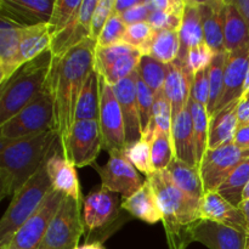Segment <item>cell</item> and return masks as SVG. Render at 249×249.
<instances>
[{
  "instance_id": "1",
  "label": "cell",
  "mask_w": 249,
  "mask_h": 249,
  "mask_svg": "<svg viewBox=\"0 0 249 249\" xmlns=\"http://www.w3.org/2000/svg\"><path fill=\"white\" fill-rule=\"evenodd\" d=\"M96 41L87 39L61 57H53L48 84L55 106V129L65 145L75 122L78 99L85 80L94 70Z\"/></svg>"
},
{
  "instance_id": "2",
  "label": "cell",
  "mask_w": 249,
  "mask_h": 249,
  "mask_svg": "<svg viewBox=\"0 0 249 249\" xmlns=\"http://www.w3.org/2000/svg\"><path fill=\"white\" fill-rule=\"evenodd\" d=\"M60 141L56 129L28 138H0V199L12 197L32 179Z\"/></svg>"
},
{
  "instance_id": "3",
  "label": "cell",
  "mask_w": 249,
  "mask_h": 249,
  "mask_svg": "<svg viewBox=\"0 0 249 249\" xmlns=\"http://www.w3.org/2000/svg\"><path fill=\"white\" fill-rule=\"evenodd\" d=\"M152 185L163 214V228L169 249H187L201 216V201L182 192L165 170L146 177Z\"/></svg>"
},
{
  "instance_id": "4",
  "label": "cell",
  "mask_w": 249,
  "mask_h": 249,
  "mask_svg": "<svg viewBox=\"0 0 249 249\" xmlns=\"http://www.w3.org/2000/svg\"><path fill=\"white\" fill-rule=\"evenodd\" d=\"M53 56L50 49L16 71L0 89V124L28 105L48 82Z\"/></svg>"
},
{
  "instance_id": "5",
  "label": "cell",
  "mask_w": 249,
  "mask_h": 249,
  "mask_svg": "<svg viewBox=\"0 0 249 249\" xmlns=\"http://www.w3.org/2000/svg\"><path fill=\"white\" fill-rule=\"evenodd\" d=\"M53 190V182L45 163L39 172L11 197V202L0 220V247L7 243L15 232L38 211Z\"/></svg>"
},
{
  "instance_id": "6",
  "label": "cell",
  "mask_w": 249,
  "mask_h": 249,
  "mask_svg": "<svg viewBox=\"0 0 249 249\" xmlns=\"http://www.w3.org/2000/svg\"><path fill=\"white\" fill-rule=\"evenodd\" d=\"M55 129V106L46 82L40 92L9 121L0 124V138L22 139Z\"/></svg>"
},
{
  "instance_id": "7",
  "label": "cell",
  "mask_w": 249,
  "mask_h": 249,
  "mask_svg": "<svg viewBox=\"0 0 249 249\" xmlns=\"http://www.w3.org/2000/svg\"><path fill=\"white\" fill-rule=\"evenodd\" d=\"M82 201L65 196L51 220L39 249H75L84 235Z\"/></svg>"
},
{
  "instance_id": "8",
  "label": "cell",
  "mask_w": 249,
  "mask_h": 249,
  "mask_svg": "<svg viewBox=\"0 0 249 249\" xmlns=\"http://www.w3.org/2000/svg\"><path fill=\"white\" fill-rule=\"evenodd\" d=\"M65 195L55 189L49 194L38 211L15 232V235L0 249H39L46 230L56 212L60 208Z\"/></svg>"
},
{
  "instance_id": "9",
  "label": "cell",
  "mask_w": 249,
  "mask_h": 249,
  "mask_svg": "<svg viewBox=\"0 0 249 249\" xmlns=\"http://www.w3.org/2000/svg\"><path fill=\"white\" fill-rule=\"evenodd\" d=\"M102 146L99 121H75L62 152L75 168H84L95 164Z\"/></svg>"
},
{
  "instance_id": "10",
  "label": "cell",
  "mask_w": 249,
  "mask_h": 249,
  "mask_svg": "<svg viewBox=\"0 0 249 249\" xmlns=\"http://www.w3.org/2000/svg\"><path fill=\"white\" fill-rule=\"evenodd\" d=\"M247 158H249V148H240L233 143L214 150L208 148L199 164L204 194L215 192L230 173Z\"/></svg>"
},
{
  "instance_id": "11",
  "label": "cell",
  "mask_w": 249,
  "mask_h": 249,
  "mask_svg": "<svg viewBox=\"0 0 249 249\" xmlns=\"http://www.w3.org/2000/svg\"><path fill=\"white\" fill-rule=\"evenodd\" d=\"M101 77V75H100ZM102 135V148L108 153L123 150L126 146L125 126L121 106L114 94L113 85L101 77V105L99 117Z\"/></svg>"
},
{
  "instance_id": "12",
  "label": "cell",
  "mask_w": 249,
  "mask_h": 249,
  "mask_svg": "<svg viewBox=\"0 0 249 249\" xmlns=\"http://www.w3.org/2000/svg\"><path fill=\"white\" fill-rule=\"evenodd\" d=\"M92 167L99 173L102 189L119 194L123 198L135 194L146 181L121 151L109 153L108 162L102 167Z\"/></svg>"
},
{
  "instance_id": "13",
  "label": "cell",
  "mask_w": 249,
  "mask_h": 249,
  "mask_svg": "<svg viewBox=\"0 0 249 249\" xmlns=\"http://www.w3.org/2000/svg\"><path fill=\"white\" fill-rule=\"evenodd\" d=\"M122 203L117 194L100 187L90 192L83 201V223L92 233L113 224L119 215Z\"/></svg>"
},
{
  "instance_id": "14",
  "label": "cell",
  "mask_w": 249,
  "mask_h": 249,
  "mask_svg": "<svg viewBox=\"0 0 249 249\" xmlns=\"http://www.w3.org/2000/svg\"><path fill=\"white\" fill-rule=\"evenodd\" d=\"M97 0H83L77 17L58 34L51 38L50 51L53 57H61L82 41L90 39L91 18Z\"/></svg>"
},
{
  "instance_id": "15",
  "label": "cell",
  "mask_w": 249,
  "mask_h": 249,
  "mask_svg": "<svg viewBox=\"0 0 249 249\" xmlns=\"http://www.w3.org/2000/svg\"><path fill=\"white\" fill-rule=\"evenodd\" d=\"M248 67L249 49L229 53L225 72H224L223 96H221L215 112L225 108L226 106L233 104V102L242 100Z\"/></svg>"
},
{
  "instance_id": "16",
  "label": "cell",
  "mask_w": 249,
  "mask_h": 249,
  "mask_svg": "<svg viewBox=\"0 0 249 249\" xmlns=\"http://www.w3.org/2000/svg\"><path fill=\"white\" fill-rule=\"evenodd\" d=\"M55 0H0L1 16L24 27L49 23Z\"/></svg>"
},
{
  "instance_id": "17",
  "label": "cell",
  "mask_w": 249,
  "mask_h": 249,
  "mask_svg": "<svg viewBox=\"0 0 249 249\" xmlns=\"http://www.w3.org/2000/svg\"><path fill=\"white\" fill-rule=\"evenodd\" d=\"M247 238L243 231L203 219L194 231V242L209 249H246Z\"/></svg>"
},
{
  "instance_id": "18",
  "label": "cell",
  "mask_w": 249,
  "mask_h": 249,
  "mask_svg": "<svg viewBox=\"0 0 249 249\" xmlns=\"http://www.w3.org/2000/svg\"><path fill=\"white\" fill-rule=\"evenodd\" d=\"M46 168H48V174L56 191L61 192L65 196L72 197L77 201H82L79 179L75 172V167L63 155L61 141L53 148V153L49 157Z\"/></svg>"
},
{
  "instance_id": "19",
  "label": "cell",
  "mask_w": 249,
  "mask_h": 249,
  "mask_svg": "<svg viewBox=\"0 0 249 249\" xmlns=\"http://www.w3.org/2000/svg\"><path fill=\"white\" fill-rule=\"evenodd\" d=\"M113 90L123 114L126 145L139 141L142 135H141L140 116H139L138 99H136L135 72L113 85Z\"/></svg>"
},
{
  "instance_id": "20",
  "label": "cell",
  "mask_w": 249,
  "mask_h": 249,
  "mask_svg": "<svg viewBox=\"0 0 249 249\" xmlns=\"http://www.w3.org/2000/svg\"><path fill=\"white\" fill-rule=\"evenodd\" d=\"M24 26L0 15V85L17 70L19 44Z\"/></svg>"
},
{
  "instance_id": "21",
  "label": "cell",
  "mask_w": 249,
  "mask_h": 249,
  "mask_svg": "<svg viewBox=\"0 0 249 249\" xmlns=\"http://www.w3.org/2000/svg\"><path fill=\"white\" fill-rule=\"evenodd\" d=\"M201 216L203 220L230 226L248 235L247 224L240 207H235L220 196L218 192L204 194L201 199Z\"/></svg>"
},
{
  "instance_id": "22",
  "label": "cell",
  "mask_w": 249,
  "mask_h": 249,
  "mask_svg": "<svg viewBox=\"0 0 249 249\" xmlns=\"http://www.w3.org/2000/svg\"><path fill=\"white\" fill-rule=\"evenodd\" d=\"M204 41L215 53H224V22H225V0L198 1Z\"/></svg>"
},
{
  "instance_id": "23",
  "label": "cell",
  "mask_w": 249,
  "mask_h": 249,
  "mask_svg": "<svg viewBox=\"0 0 249 249\" xmlns=\"http://www.w3.org/2000/svg\"><path fill=\"white\" fill-rule=\"evenodd\" d=\"M194 75L186 62L177 60L169 63L164 92L172 105L173 117L179 114L189 105Z\"/></svg>"
},
{
  "instance_id": "24",
  "label": "cell",
  "mask_w": 249,
  "mask_h": 249,
  "mask_svg": "<svg viewBox=\"0 0 249 249\" xmlns=\"http://www.w3.org/2000/svg\"><path fill=\"white\" fill-rule=\"evenodd\" d=\"M172 143L174 158L191 167L198 168L196 160V147H195L194 123H192L189 106L182 109L179 114L173 117Z\"/></svg>"
},
{
  "instance_id": "25",
  "label": "cell",
  "mask_w": 249,
  "mask_h": 249,
  "mask_svg": "<svg viewBox=\"0 0 249 249\" xmlns=\"http://www.w3.org/2000/svg\"><path fill=\"white\" fill-rule=\"evenodd\" d=\"M122 209L128 212L134 218L140 219L150 225L163 220L158 198L147 179L135 194L128 198L122 199Z\"/></svg>"
},
{
  "instance_id": "26",
  "label": "cell",
  "mask_w": 249,
  "mask_h": 249,
  "mask_svg": "<svg viewBox=\"0 0 249 249\" xmlns=\"http://www.w3.org/2000/svg\"><path fill=\"white\" fill-rule=\"evenodd\" d=\"M238 105L240 101L229 105L225 108L215 112L209 118L208 148L221 147L233 143L236 130L238 128Z\"/></svg>"
},
{
  "instance_id": "27",
  "label": "cell",
  "mask_w": 249,
  "mask_h": 249,
  "mask_svg": "<svg viewBox=\"0 0 249 249\" xmlns=\"http://www.w3.org/2000/svg\"><path fill=\"white\" fill-rule=\"evenodd\" d=\"M179 38L180 51L178 60L186 62L190 50L204 41L203 28H202L201 15H199L197 0H186L181 26L179 29Z\"/></svg>"
},
{
  "instance_id": "28",
  "label": "cell",
  "mask_w": 249,
  "mask_h": 249,
  "mask_svg": "<svg viewBox=\"0 0 249 249\" xmlns=\"http://www.w3.org/2000/svg\"><path fill=\"white\" fill-rule=\"evenodd\" d=\"M51 38L53 36L50 34L48 23L24 27L22 32L21 44H19L18 57H17L18 68L49 50Z\"/></svg>"
},
{
  "instance_id": "29",
  "label": "cell",
  "mask_w": 249,
  "mask_h": 249,
  "mask_svg": "<svg viewBox=\"0 0 249 249\" xmlns=\"http://www.w3.org/2000/svg\"><path fill=\"white\" fill-rule=\"evenodd\" d=\"M142 55L151 56L160 62L169 65L179 57L180 38L179 31H153L150 40L141 49H139Z\"/></svg>"
},
{
  "instance_id": "30",
  "label": "cell",
  "mask_w": 249,
  "mask_h": 249,
  "mask_svg": "<svg viewBox=\"0 0 249 249\" xmlns=\"http://www.w3.org/2000/svg\"><path fill=\"white\" fill-rule=\"evenodd\" d=\"M224 46L228 53L249 49V29L232 0L226 1Z\"/></svg>"
},
{
  "instance_id": "31",
  "label": "cell",
  "mask_w": 249,
  "mask_h": 249,
  "mask_svg": "<svg viewBox=\"0 0 249 249\" xmlns=\"http://www.w3.org/2000/svg\"><path fill=\"white\" fill-rule=\"evenodd\" d=\"M100 105H101V77L96 71L92 70L80 91L77 109H75V121H99Z\"/></svg>"
},
{
  "instance_id": "32",
  "label": "cell",
  "mask_w": 249,
  "mask_h": 249,
  "mask_svg": "<svg viewBox=\"0 0 249 249\" xmlns=\"http://www.w3.org/2000/svg\"><path fill=\"white\" fill-rule=\"evenodd\" d=\"M172 181L189 196L201 201L204 196L203 181H202L199 168L191 167L181 160H174L165 169Z\"/></svg>"
},
{
  "instance_id": "33",
  "label": "cell",
  "mask_w": 249,
  "mask_h": 249,
  "mask_svg": "<svg viewBox=\"0 0 249 249\" xmlns=\"http://www.w3.org/2000/svg\"><path fill=\"white\" fill-rule=\"evenodd\" d=\"M249 182V158L242 160L225 181L216 190L219 195L235 207H240L243 201V191Z\"/></svg>"
},
{
  "instance_id": "34",
  "label": "cell",
  "mask_w": 249,
  "mask_h": 249,
  "mask_svg": "<svg viewBox=\"0 0 249 249\" xmlns=\"http://www.w3.org/2000/svg\"><path fill=\"white\" fill-rule=\"evenodd\" d=\"M189 109L194 123L195 147H196L197 165L201 164L204 153L208 150V133H209V116L207 108L197 104L194 100H189Z\"/></svg>"
},
{
  "instance_id": "35",
  "label": "cell",
  "mask_w": 249,
  "mask_h": 249,
  "mask_svg": "<svg viewBox=\"0 0 249 249\" xmlns=\"http://www.w3.org/2000/svg\"><path fill=\"white\" fill-rule=\"evenodd\" d=\"M229 53H215L211 66H209V100L207 105V112L211 118L216 111L224 90V72H225L226 61Z\"/></svg>"
},
{
  "instance_id": "36",
  "label": "cell",
  "mask_w": 249,
  "mask_h": 249,
  "mask_svg": "<svg viewBox=\"0 0 249 249\" xmlns=\"http://www.w3.org/2000/svg\"><path fill=\"white\" fill-rule=\"evenodd\" d=\"M168 70H169V65H165L151 56L142 55L136 67V73L156 94L164 89Z\"/></svg>"
},
{
  "instance_id": "37",
  "label": "cell",
  "mask_w": 249,
  "mask_h": 249,
  "mask_svg": "<svg viewBox=\"0 0 249 249\" xmlns=\"http://www.w3.org/2000/svg\"><path fill=\"white\" fill-rule=\"evenodd\" d=\"M83 0H55L53 14L49 21L51 36L62 32L79 12Z\"/></svg>"
},
{
  "instance_id": "38",
  "label": "cell",
  "mask_w": 249,
  "mask_h": 249,
  "mask_svg": "<svg viewBox=\"0 0 249 249\" xmlns=\"http://www.w3.org/2000/svg\"><path fill=\"white\" fill-rule=\"evenodd\" d=\"M151 142L152 141L147 140V139H140L135 142L128 143L123 150V155L125 156L126 160L146 177L156 172L152 164Z\"/></svg>"
},
{
  "instance_id": "39",
  "label": "cell",
  "mask_w": 249,
  "mask_h": 249,
  "mask_svg": "<svg viewBox=\"0 0 249 249\" xmlns=\"http://www.w3.org/2000/svg\"><path fill=\"white\" fill-rule=\"evenodd\" d=\"M186 0H174V4L167 11H153L150 14L147 23L152 27L153 31H179L181 26L182 15Z\"/></svg>"
},
{
  "instance_id": "40",
  "label": "cell",
  "mask_w": 249,
  "mask_h": 249,
  "mask_svg": "<svg viewBox=\"0 0 249 249\" xmlns=\"http://www.w3.org/2000/svg\"><path fill=\"white\" fill-rule=\"evenodd\" d=\"M142 57V53L139 50H135L134 53L119 58L118 61L107 67L106 70L99 73L108 84L116 85L117 83L123 80L124 78L129 77L133 72H135L138 67L140 58Z\"/></svg>"
},
{
  "instance_id": "41",
  "label": "cell",
  "mask_w": 249,
  "mask_h": 249,
  "mask_svg": "<svg viewBox=\"0 0 249 249\" xmlns=\"http://www.w3.org/2000/svg\"><path fill=\"white\" fill-rule=\"evenodd\" d=\"M135 85H136V99H138L139 116H140L141 135L145 136L147 133L150 124L152 122V109L155 102V92L146 85V83L139 77L135 71Z\"/></svg>"
},
{
  "instance_id": "42",
  "label": "cell",
  "mask_w": 249,
  "mask_h": 249,
  "mask_svg": "<svg viewBox=\"0 0 249 249\" xmlns=\"http://www.w3.org/2000/svg\"><path fill=\"white\" fill-rule=\"evenodd\" d=\"M151 156H152V164L156 172H162L167 169L170 162L174 160L172 136L160 133L156 129L155 138L151 142Z\"/></svg>"
},
{
  "instance_id": "43",
  "label": "cell",
  "mask_w": 249,
  "mask_h": 249,
  "mask_svg": "<svg viewBox=\"0 0 249 249\" xmlns=\"http://www.w3.org/2000/svg\"><path fill=\"white\" fill-rule=\"evenodd\" d=\"M138 49L133 48L126 43L113 44L109 46H97L95 49V60H94V70L97 73H101L111 65H113L116 61L129 53H134Z\"/></svg>"
},
{
  "instance_id": "44",
  "label": "cell",
  "mask_w": 249,
  "mask_h": 249,
  "mask_svg": "<svg viewBox=\"0 0 249 249\" xmlns=\"http://www.w3.org/2000/svg\"><path fill=\"white\" fill-rule=\"evenodd\" d=\"M152 122L156 129L160 133L172 136L173 111L169 99L165 95L164 89L155 94V102L152 109Z\"/></svg>"
},
{
  "instance_id": "45",
  "label": "cell",
  "mask_w": 249,
  "mask_h": 249,
  "mask_svg": "<svg viewBox=\"0 0 249 249\" xmlns=\"http://www.w3.org/2000/svg\"><path fill=\"white\" fill-rule=\"evenodd\" d=\"M126 31V24L122 21L119 15L112 14L102 29L96 44L97 46H109L113 44L123 43V36Z\"/></svg>"
},
{
  "instance_id": "46",
  "label": "cell",
  "mask_w": 249,
  "mask_h": 249,
  "mask_svg": "<svg viewBox=\"0 0 249 249\" xmlns=\"http://www.w3.org/2000/svg\"><path fill=\"white\" fill-rule=\"evenodd\" d=\"M214 56H215V53L207 45L206 41H203V43L198 44L190 50L189 55H187L186 65L195 74L199 71L208 68L213 61Z\"/></svg>"
},
{
  "instance_id": "47",
  "label": "cell",
  "mask_w": 249,
  "mask_h": 249,
  "mask_svg": "<svg viewBox=\"0 0 249 249\" xmlns=\"http://www.w3.org/2000/svg\"><path fill=\"white\" fill-rule=\"evenodd\" d=\"M114 0H97L96 9L92 14L91 27H90V39L97 41L102 29L113 14Z\"/></svg>"
},
{
  "instance_id": "48",
  "label": "cell",
  "mask_w": 249,
  "mask_h": 249,
  "mask_svg": "<svg viewBox=\"0 0 249 249\" xmlns=\"http://www.w3.org/2000/svg\"><path fill=\"white\" fill-rule=\"evenodd\" d=\"M152 34L153 29L147 22L131 24V26H126V31L123 36V43L129 44V45L139 50L150 40Z\"/></svg>"
},
{
  "instance_id": "49",
  "label": "cell",
  "mask_w": 249,
  "mask_h": 249,
  "mask_svg": "<svg viewBox=\"0 0 249 249\" xmlns=\"http://www.w3.org/2000/svg\"><path fill=\"white\" fill-rule=\"evenodd\" d=\"M190 99L207 108L209 100V67L195 73Z\"/></svg>"
},
{
  "instance_id": "50",
  "label": "cell",
  "mask_w": 249,
  "mask_h": 249,
  "mask_svg": "<svg viewBox=\"0 0 249 249\" xmlns=\"http://www.w3.org/2000/svg\"><path fill=\"white\" fill-rule=\"evenodd\" d=\"M150 14L151 11L148 10V7L146 6V0H143L142 4L138 5V6L128 10V11L124 12V14L119 15V17H121L122 21H123L126 26H131V24L147 22Z\"/></svg>"
},
{
  "instance_id": "51",
  "label": "cell",
  "mask_w": 249,
  "mask_h": 249,
  "mask_svg": "<svg viewBox=\"0 0 249 249\" xmlns=\"http://www.w3.org/2000/svg\"><path fill=\"white\" fill-rule=\"evenodd\" d=\"M233 145L240 148H249V124H238L233 138Z\"/></svg>"
},
{
  "instance_id": "52",
  "label": "cell",
  "mask_w": 249,
  "mask_h": 249,
  "mask_svg": "<svg viewBox=\"0 0 249 249\" xmlns=\"http://www.w3.org/2000/svg\"><path fill=\"white\" fill-rule=\"evenodd\" d=\"M142 1L143 0H114L113 12L117 15H122L128 10L142 4Z\"/></svg>"
},
{
  "instance_id": "53",
  "label": "cell",
  "mask_w": 249,
  "mask_h": 249,
  "mask_svg": "<svg viewBox=\"0 0 249 249\" xmlns=\"http://www.w3.org/2000/svg\"><path fill=\"white\" fill-rule=\"evenodd\" d=\"M174 4V0H146V6L151 12L167 11Z\"/></svg>"
},
{
  "instance_id": "54",
  "label": "cell",
  "mask_w": 249,
  "mask_h": 249,
  "mask_svg": "<svg viewBox=\"0 0 249 249\" xmlns=\"http://www.w3.org/2000/svg\"><path fill=\"white\" fill-rule=\"evenodd\" d=\"M232 2L238 9L240 14L242 15L243 19H245L249 29V0H232Z\"/></svg>"
},
{
  "instance_id": "55",
  "label": "cell",
  "mask_w": 249,
  "mask_h": 249,
  "mask_svg": "<svg viewBox=\"0 0 249 249\" xmlns=\"http://www.w3.org/2000/svg\"><path fill=\"white\" fill-rule=\"evenodd\" d=\"M240 209L242 211L243 216H245L246 224H247L248 229V236H249V199L248 201H242V203L240 204Z\"/></svg>"
},
{
  "instance_id": "56",
  "label": "cell",
  "mask_w": 249,
  "mask_h": 249,
  "mask_svg": "<svg viewBox=\"0 0 249 249\" xmlns=\"http://www.w3.org/2000/svg\"><path fill=\"white\" fill-rule=\"evenodd\" d=\"M75 249H105V247L101 242H88Z\"/></svg>"
},
{
  "instance_id": "57",
  "label": "cell",
  "mask_w": 249,
  "mask_h": 249,
  "mask_svg": "<svg viewBox=\"0 0 249 249\" xmlns=\"http://www.w3.org/2000/svg\"><path fill=\"white\" fill-rule=\"evenodd\" d=\"M249 91V67H248V72H247V78H246V83H245V88H243V96Z\"/></svg>"
},
{
  "instance_id": "58",
  "label": "cell",
  "mask_w": 249,
  "mask_h": 249,
  "mask_svg": "<svg viewBox=\"0 0 249 249\" xmlns=\"http://www.w3.org/2000/svg\"><path fill=\"white\" fill-rule=\"evenodd\" d=\"M248 199H249V182L247 186H246L245 191H243V201H248Z\"/></svg>"
},
{
  "instance_id": "59",
  "label": "cell",
  "mask_w": 249,
  "mask_h": 249,
  "mask_svg": "<svg viewBox=\"0 0 249 249\" xmlns=\"http://www.w3.org/2000/svg\"><path fill=\"white\" fill-rule=\"evenodd\" d=\"M242 101H245V102H247V104L249 105V91L247 92V94L245 95V96L242 97Z\"/></svg>"
},
{
  "instance_id": "60",
  "label": "cell",
  "mask_w": 249,
  "mask_h": 249,
  "mask_svg": "<svg viewBox=\"0 0 249 249\" xmlns=\"http://www.w3.org/2000/svg\"><path fill=\"white\" fill-rule=\"evenodd\" d=\"M246 249H249V236L247 238V245H246Z\"/></svg>"
}]
</instances>
